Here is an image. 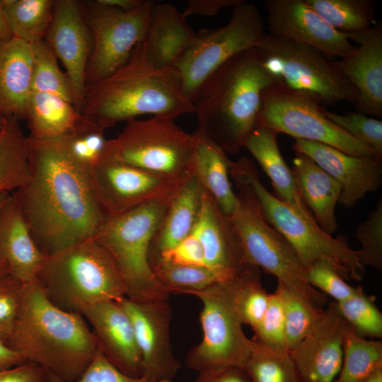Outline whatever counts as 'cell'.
<instances>
[{"label": "cell", "mask_w": 382, "mask_h": 382, "mask_svg": "<svg viewBox=\"0 0 382 382\" xmlns=\"http://www.w3.org/2000/svg\"><path fill=\"white\" fill-rule=\"evenodd\" d=\"M32 47V91L54 94L74 105V93L69 77L59 69L57 58L50 47L43 40L33 44Z\"/></svg>", "instance_id": "obj_39"}, {"label": "cell", "mask_w": 382, "mask_h": 382, "mask_svg": "<svg viewBox=\"0 0 382 382\" xmlns=\"http://www.w3.org/2000/svg\"><path fill=\"white\" fill-rule=\"evenodd\" d=\"M6 116L4 115L1 112H0V128L3 125L5 120H6Z\"/></svg>", "instance_id": "obj_58"}, {"label": "cell", "mask_w": 382, "mask_h": 382, "mask_svg": "<svg viewBox=\"0 0 382 382\" xmlns=\"http://www.w3.org/2000/svg\"><path fill=\"white\" fill-rule=\"evenodd\" d=\"M264 7L270 35L311 47L330 60L356 48L345 33L332 28L304 0H266Z\"/></svg>", "instance_id": "obj_17"}, {"label": "cell", "mask_w": 382, "mask_h": 382, "mask_svg": "<svg viewBox=\"0 0 382 382\" xmlns=\"http://www.w3.org/2000/svg\"><path fill=\"white\" fill-rule=\"evenodd\" d=\"M204 191L193 174L169 201L150 244L149 261L151 267L163 253L192 233Z\"/></svg>", "instance_id": "obj_28"}, {"label": "cell", "mask_w": 382, "mask_h": 382, "mask_svg": "<svg viewBox=\"0 0 382 382\" xmlns=\"http://www.w3.org/2000/svg\"><path fill=\"white\" fill-rule=\"evenodd\" d=\"M13 37L0 0V42L10 40Z\"/></svg>", "instance_id": "obj_55"}, {"label": "cell", "mask_w": 382, "mask_h": 382, "mask_svg": "<svg viewBox=\"0 0 382 382\" xmlns=\"http://www.w3.org/2000/svg\"><path fill=\"white\" fill-rule=\"evenodd\" d=\"M244 0H190L182 13L186 18L192 15L213 16L226 7H234Z\"/></svg>", "instance_id": "obj_52"}, {"label": "cell", "mask_w": 382, "mask_h": 382, "mask_svg": "<svg viewBox=\"0 0 382 382\" xmlns=\"http://www.w3.org/2000/svg\"><path fill=\"white\" fill-rule=\"evenodd\" d=\"M365 382H382V369L378 370Z\"/></svg>", "instance_id": "obj_56"}, {"label": "cell", "mask_w": 382, "mask_h": 382, "mask_svg": "<svg viewBox=\"0 0 382 382\" xmlns=\"http://www.w3.org/2000/svg\"><path fill=\"white\" fill-rule=\"evenodd\" d=\"M324 110L314 100L278 82L264 91L257 123L278 134L324 144L351 156H377L330 120Z\"/></svg>", "instance_id": "obj_13"}, {"label": "cell", "mask_w": 382, "mask_h": 382, "mask_svg": "<svg viewBox=\"0 0 382 382\" xmlns=\"http://www.w3.org/2000/svg\"><path fill=\"white\" fill-rule=\"evenodd\" d=\"M382 369V342L359 336L347 324L343 342V359L334 382H365Z\"/></svg>", "instance_id": "obj_34"}, {"label": "cell", "mask_w": 382, "mask_h": 382, "mask_svg": "<svg viewBox=\"0 0 382 382\" xmlns=\"http://www.w3.org/2000/svg\"><path fill=\"white\" fill-rule=\"evenodd\" d=\"M45 40L64 66L73 90L74 107L81 113L92 48V37L83 16L81 2L54 1Z\"/></svg>", "instance_id": "obj_18"}, {"label": "cell", "mask_w": 382, "mask_h": 382, "mask_svg": "<svg viewBox=\"0 0 382 382\" xmlns=\"http://www.w3.org/2000/svg\"><path fill=\"white\" fill-rule=\"evenodd\" d=\"M6 344L26 362L65 381L80 378L100 351L84 317L55 306L37 282L24 284Z\"/></svg>", "instance_id": "obj_2"}, {"label": "cell", "mask_w": 382, "mask_h": 382, "mask_svg": "<svg viewBox=\"0 0 382 382\" xmlns=\"http://www.w3.org/2000/svg\"><path fill=\"white\" fill-rule=\"evenodd\" d=\"M301 197L313 212L318 226L332 235L337 228L335 207L342 187L306 155L295 152L291 167Z\"/></svg>", "instance_id": "obj_29"}, {"label": "cell", "mask_w": 382, "mask_h": 382, "mask_svg": "<svg viewBox=\"0 0 382 382\" xmlns=\"http://www.w3.org/2000/svg\"><path fill=\"white\" fill-rule=\"evenodd\" d=\"M80 313L92 327L105 357L122 373L141 378L142 358L129 317L117 301L100 302Z\"/></svg>", "instance_id": "obj_22"}, {"label": "cell", "mask_w": 382, "mask_h": 382, "mask_svg": "<svg viewBox=\"0 0 382 382\" xmlns=\"http://www.w3.org/2000/svg\"><path fill=\"white\" fill-rule=\"evenodd\" d=\"M29 176L11 194L30 233L47 255L93 239L108 219L92 187L88 169L61 137H27Z\"/></svg>", "instance_id": "obj_1"}, {"label": "cell", "mask_w": 382, "mask_h": 382, "mask_svg": "<svg viewBox=\"0 0 382 382\" xmlns=\"http://www.w3.org/2000/svg\"><path fill=\"white\" fill-rule=\"evenodd\" d=\"M335 303L340 316L359 336L382 338V313L374 296L367 295L360 287L352 296Z\"/></svg>", "instance_id": "obj_42"}, {"label": "cell", "mask_w": 382, "mask_h": 382, "mask_svg": "<svg viewBox=\"0 0 382 382\" xmlns=\"http://www.w3.org/2000/svg\"><path fill=\"white\" fill-rule=\"evenodd\" d=\"M254 332L253 340L267 347L287 350L284 306L277 289L270 294L267 308Z\"/></svg>", "instance_id": "obj_45"}, {"label": "cell", "mask_w": 382, "mask_h": 382, "mask_svg": "<svg viewBox=\"0 0 382 382\" xmlns=\"http://www.w3.org/2000/svg\"><path fill=\"white\" fill-rule=\"evenodd\" d=\"M347 323L332 302L315 328L289 351L303 382H334L342 364Z\"/></svg>", "instance_id": "obj_19"}, {"label": "cell", "mask_w": 382, "mask_h": 382, "mask_svg": "<svg viewBox=\"0 0 382 382\" xmlns=\"http://www.w3.org/2000/svg\"><path fill=\"white\" fill-rule=\"evenodd\" d=\"M151 269L158 281L170 294H189L245 274L208 265H184L163 260L157 262Z\"/></svg>", "instance_id": "obj_33"}, {"label": "cell", "mask_w": 382, "mask_h": 382, "mask_svg": "<svg viewBox=\"0 0 382 382\" xmlns=\"http://www.w3.org/2000/svg\"><path fill=\"white\" fill-rule=\"evenodd\" d=\"M162 260L184 265H206L202 246L192 233L163 253L154 265Z\"/></svg>", "instance_id": "obj_49"}, {"label": "cell", "mask_w": 382, "mask_h": 382, "mask_svg": "<svg viewBox=\"0 0 382 382\" xmlns=\"http://www.w3.org/2000/svg\"><path fill=\"white\" fill-rule=\"evenodd\" d=\"M277 135L273 129L257 123L245 139L243 148L253 156L269 177L275 197L304 219L316 222L301 197L291 169L280 152Z\"/></svg>", "instance_id": "obj_27"}, {"label": "cell", "mask_w": 382, "mask_h": 382, "mask_svg": "<svg viewBox=\"0 0 382 382\" xmlns=\"http://www.w3.org/2000/svg\"><path fill=\"white\" fill-rule=\"evenodd\" d=\"M33 72L32 45L15 37L0 42V112L6 117L25 119Z\"/></svg>", "instance_id": "obj_26"}, {"label": "cell", "mask_w": 382, "mask_h": 382, "mask_svg": "<svg viewBox=\"0 0 382 382\" xmlns=\"http://www.w3.org/2000/svg\"><path fill=\"white\" fill-rule=\"evenodd\" d=\"M10 193H4L3 195H1L0 196V209L1 207V206L3 205L4 201L6 200V199L7 198V197L8 196ZM4 273H7L6 271L4 269V267H2L1 265H0V275L4 274Z\"/></svg>", "instance_id": "obj_57"}, {"label": "cell", "mask_w": 382, "mask_h": 382, "mask_svg": "<svg viewBox=\"0 0 382 382\" xmlns=\"http://www.w3.org/2000/svg\"><path fill=\"white\" fill-rule=\"evenodd\" d=\"M117 302L134 328L142 358V378L154 382H173L181 364L171 343L172 310L168 300L135 301L125 296Z\"/></svg>", "instance_id": "obj_16"}, {"label": "cell", "mask_w": 382, "mask_h": 382, "mask_svg": "<svg viewBox=\"0 0 382 382\" xmlns=\"http://www.w3.org/2000/svg\"><path fill=\"white\" fill-rule=\"evenodd\" d=\"M28 176L27 137L19 120L6 117L0 128V196L21 187Z\"/></svg>", "instance_id": "obj_32"}, {"label": "cell", "mask_w": 382, "mask_h": 382, "mask_svg": "<svg viewBox=\"0 0 382 382\" xmlns=\"http://www.w3.org/2000/svg\"><path fill=\"white\" fill-rule=\"evenodd\" d=\"M23 286L8 273L0 275V340L5 343L14 327Z\"/></svg>", "instance_id": "obj_47"}, {"label": "cell", "mask_w": 382, "mask_h": 382, "mask_svg": "<svg viewBox=\"0 0 382 382\" xmlns=\"http://www.w3.org/2000/svg\"><path fill=\"white\" fill-rule=\"evenodd\" d=\"M105 131L98 122L82 115L75 127L61 138L71 156L89 169L104 156L108 140Z\"/></svg>", "instance_id": "obj_40"}, {"label": "cell", "mask_w": 382, "mask_h": 382, "mask_svg": "<svg viewBox=\"0 0 382 382\" xmlns=\"http://www.w3.org/2000/svg\"><path fill=\"white\" fill-rule=\"evenodd\" d=\"M88 173L108 218L149 202L170 200L186 181L157 175L107 156L88 169Z\"/></svg>", "instance_id": "obj_15"}, {"label": "cell", "mask_w": 382, "mask_h": 382, "mask_svg": "<svg viewBox=\"0 0 382 382\" xmlns=\"http://www.w3.org/2000/svg\"><path fill=\"white\" fill-rule=\"evenodd\" d=\"M98 3L123 11H129L142 6L144 0H96Z\"/></svg>", "instance_id": "obj_54"}, {"label": "cell", "mask_w": 382, "mask_h": 382, "mask_svg": "<svg viewBox=\"0 0 382 382\" xmlns=\"http://www.w3.org/2000/svg\"><path fill=\"white\" fill-rule=\"evenodd\" d=\"M193 173L204 190L230 217L238 206V197L229 180L231 161L226 153L199 129L192 134Z\"/></svg>", "instance_id": "obj_30"}, {"label": "cell", "mask_w": 382, "mask_h": 382, "mask_svg": "<svg viewBox=\"0 0 382 382\" xmlns=\"http://www.w3.org/2000/svg\"><path fill=\"white\" fill-rule=\"evenodd\" d=\"M326 117L382 158V122L359 112L337 114L324 110Z\"/></svg>", "instance_id": "obj_43"}, {"label": "cell", "mask_w": 382, "mask_h": 382, "mask_svg": "<svg viewBox=\"0 0 382 382\" xmlns=\"http://www.w3.org/2000/svg\"><path fill=\"white\" fill-rule=\"evenodd\" d=\"M278 82L255 47L235 54L208 76L193 100L198 129L226 153H238L256 125L264 91Z\"/></svg>", "instance_id": "obj_3"}, {"label": "cell", "mask_w": 382, "mask_h": 382, "mask_svg": "<svg viewBox=\"0 0 382 382\" xmlns=\"http://www.w3.org/2000/svg\"><path fill=\"white\" fill-rule=\"evenodd\" d=\"M266 69L286 87L323 106L341 102L354 105L358 92L335 60L306 45L265 33L254 47Z\"/></svg>", "instance_id": "obj_9"}, {"label": "cell", "mask_w": 382, "mask_h": 382, "mask_svg": "<svg viewBox=\"0 0 382 382\" xmlns=\"http://www.w3.org/2000/svg\"><path fill=\"white\" fill-rule=\"evenodd\" d=\"M295 152L301 153L327 172L342 186L338 202L351 208L382 183V158L358 157L319 142L295 139Z\"/></svg>", "instance_id": "obj_20"}, {"label": "cell", "mask_w": 382, "mask_h": 382, "mask_svg": "<svg viewBox=\"0 0 382 382\" xmlns=\"http://www.w3.org/2000/svg\"><path fill=\"white\" fill-rule=\"evenodd\" d=\"M270 294L260 282V269L238 277L234 282L233 303L242 324L254 331L262 320L269 302Z\"/></svg>", "instance_id": "obj_41"}, {"label": "cell", "mask_w": 382, "mask_h": 382, "mask_svg": "<svg viewBox=\"0 0 382 382\" xmlns=\"http://www.w3.org/2000/svg\"><path fill=\"white\" fill-rule=\"evenodd\" d=\"M47 372L40 366L25 362L0 370V382H47Z\"/></svg>", "instance_id": "obj_50"}, {"label": "cell", "mask_w": 382, "mask_h": 382, "mask_svg": "<svg viewBox=\"0 0 382 382\" xmlns=\"http://www.w3.org/2000/svg\"><path fill=\"white\" fill-rule=\"evenodd\" d=\"M192 233L202 246L206 265L241 274L257 268L246 259L230 218L205 191Z\"/></svg>", "instance_id": "obj_24"}, {"label": "cell", "mask_w": 382, "mask_h": 382, "mask_svg": "<svg viewBox=\"0 0 382 382\" xmlns=\"http://www.w3.org/2000/svg\"><path fill=\"white\" fill-rule=\"evenodd\" d=\"M37 282L55 306L79 313L91 305L127 297L115 261L93 239L47 255Z\"/></svg>", "instance_id": "obj_5"}, {"label": "cell", "mask_w": 382, "mask_h": 382, "mask_svg": "<svg viewBox=\"0 0 382 382\" xmlns=\"http://www.w3.org/2000/svg\"><path fill=\"white\" fill-rule=\"evenodd\" d=\"M82 114L74 105L54 94L32 91L25 110L29 137L37 139L61 137L71 130Z\"/></svg>", "instance_id": "obj_31"}, {"label": "cell", "mask_w": 382, "mask_h": 382, "mask_svg": "<svg viewBox=\"0 0 382 382\" xmlns=\"http://www.w3.org/2000/svg\"><path fill=\"white\" fill-rule=\"evenodd\" d=\"M195 34L174 6L155 3L142 41L147 59L158 69L174 68Z\"/></svg>", "instance_id": "obj_25"}, {"label": "cell", "mask_w": 382, "mask_h": 382, "mask_svg": "<svg viewBox=\"0 0 382 382\" xmlns=\"http://www.w3.org/2000/svg\"><path fill=\"white\" fill-rule=\"evenodd\" d=\"M358 47L335 62L358 92L357 112L382 116V22L370 28L346 33Z\"/></svg>", "instance_id": "obj_21"}, {"label": "cell", "mask_w": 382, "mask_h": 382, "mask_svg": "<svg viewBox=\"0 0 382 382\" xmlns=\"http://www.w3.org/2000/svg\"><path fill=\"white\" fill-rule=\"evenodd\" d=\"M154 2L123 11L96 1L81 2L92 37L86 71V85L93 83L123 66L135 47L143 41Z\"/></svg>", "instance_id": "obj_14"}, {"label": "cell", "mask_w": 382, "mask_h": 382, "mask_svg": "<svg viewBox=\"0 0 382 382\" xmlns=\"http://www.w3.org/2000/svg\"><path fill=\"white\" fill-rule=\"evenodd\" d=\"M238 193V206L229 217L248 261L284 284L300 291L318 306L326 302L325 294L306 280V268L287 240L262 214L250 186L229 172Z\"/></svg>", "instance_id": "obj_8"}, {"label": "cell", "mask_w": 382, "mask_h": 382, "mask_svg": "<svg viewBox=\"0 0 382 382\" xmlns=\"http://www.w3.org/2000/svg\"><path fill=\"white\" fill-rule=\"evenodd\" d=\"M237 277L189 294L197 296L203 306L199 317L203 337L187 354L185 363L190 369L200 371L226 366L243 367L251 340L245 336L234 306Z\"/></svg>", "instance_id": "obj_12"}, {"label": "cell", "mask_w": 382, "mask_h": 382, "mask_svg": "<svg viewBox=\"0 0 382 382\" xmlns=\"http://www.w3.org/2000/svg\"><path fill=\"white\" fill-rule=\"evenodd\" d=\"M194 112L193 103L183 93L180 72L153 66L142 42L123 66L86 85L81 110L105 129L145 114L175 120Z\"/></svg>", "instance_id": "obj_4"}, {"label": "cell", "mask_w": 382, "mask_h": 382, "mask_svg": "<svg viewBox=\"0 0 382 382\" xmlns=\"http://www.w3.org/2000/svg\"><path fill=\"white\" fill-rule=\"evenodd\" d=\"M47 255L36 245L10 193L0 209V265L18 282H37Z\"/></svg>", "instance_id": "obj_23"}, {"label": "cell", "mask_w": 382, "mask_h": 382, "mask_svg": "<svg viewBox=\"0 0 382 382\" xmlns=\"http://www.w3.org/2000/svg\"><path fill=\"white\" fill-rule=\"evenodd\" d=\"M25 362L21 354L0 340V370L16 366Z\"/></svg>", "instance_id": "obj_53"}, {"label": "cell", "mask_w": 382, "mask_h": 382, "mask_svg": "<svg viewBox=\"0 0 382 382\" xmlns=\"http://www.w3.org/2000/svg\"><path fill=\"white\" fill-rule=\"evenodd\" d=\"M13 35L27 43L45 40L50 24L53 0H1Z\"/></svg>", "instance_id": "obj_35"}, {"label": "cell", "mask_w": 382, "mask_h": 382, "mask_svg": "<svg viewBox=\"0 0 382 382\" xmlns=\"http://www.w3.org/2000/svg\"><path fill=\"white\" fill-rule=\"evenodd\" d=\"M355 235L361 244L356 250L357 257L364 267L369 265L382 270V200L376 209L369 212L368 217L356 229Z\"/></svg>", "instance_id": "obj_44"}, {"label": "cell", "mask_w": 382, "mask_h": 382, "mask_svg": "<svg viewBox=\"0 0 382 382\" xmlns=\"http://www.w3.org/2000/svg\"><path fill=\"white\" fill-rule=\"evenodd\" d=\"M265 33L259 9L245 1L233 7L231 17L225 25L196 33L174 66L181 75L185 96L192 103L212 72L235 54L254 47Z\"/></svg>", "instance_id": "obj_11"}, {"label": "cell", "mask_w": 382, "mask_h": 382, "mask_svg": "<svg viewBox=\"0 0 382 382\" xmlns=\"http://www.w3.org/2000/svg\"><path fill=\"white\" fill-rule=\"evenodd\" d=\"M285 316L286 347L290 351L322 318L325 310L294 287L278 282Z\"/></svg>", "instance_id": "obj_36"}, {"label": "cell", "mask_w": 382, "mask_h": 382, "mask_svg": "<svg viewBox=\"0 0 382 382\" xmlns=\"http://www.w3.org/2000/svg\"><path fill=\"white\" fill-rule=\"evenodd\" d=\"M324 21L338 31L350 33L367 30L375 18L371 0H304Z\"/></svg>", "instance_id": "obj_37"}, {"label": "cell", "mask_w": 382, "mask_h": 382, "mask_svg": "<svg viewBox=\"0 0 382 382\" xmlns=\"http://www.w3.org/2000/svg\"><path fill=\"white\" fill-rule=\"evenodd\" d=\"M230 172L242 178L252 188L265 219L291 245L306 268L313 262H330L345 279L360 280L364 267L356 250L347 242L325 233L315 221H308L271 194L261 183L254 163L245 156L231 161Z\"/></svg>", "instance_id": "obj_7"}, {"label": "cell", "mask_w": 382, "mask_h": 382, "mask_svg": "<svg viewBox=\"0 0 382 382\" xmlns=\"http://www.w3.org/2000/svg\"><path fill=\"white\" fill-rule=\"evenodd\" d=\"M47 382H154L144 378L127 375L105 357L101 349L83 374L73 381H65L47 372Z\"/></svg>", "instance_id": "obj_48"}, {"label": "cell", "mask_w": 382, "mask_h": 382, "mask_svg": "<svg viewBox=\"0 0 382 382\" xmlns=\"http://www.w3.org/2000/svg\"><path fill=\"white\" fill-rule=\"evenodd\" d=\"M104 156L183 182L194 174L192 134L164 117L127 122Z\"/></svg>", "instance_id": "obj_10"}, {"label": "cell", "mask_w": 382, "mask_h": 382, "mask_svg": "<svg viewBox=\"0 0 382 382\" xmlns=\"http://www.w3.org/2000/svg\"><path fill=\"white\" fill-rule=\"evenodd\" d=\"M193 382H251L243 366H226L199 371Z\"/></svg>", "instance_id": "obj_51"}, {"label": "cell", "mask_w": 382, "mask_h": 382, "mask_svg": "<svg viewBox=\"0 0 382 382\" xmlns=\"http://www.w3.org/2000/svg\"><path fill=\"white\" fill-rule=\"evenodd\" d=\"M306 280L313 287L330 296L335 302L343 301L355 294L361 286L349 285L328 261L318 260L306 268Z\"/></svg>", "instance_id": "obj_46"}, {"label": "cell", "mask_w": 382, "mask_h": 382, "mask_svg": "<svg viewBox=\"0 0 382 382\" xmlns=\"http://www.w3.org/2000/svg\"><path fill=\"white\" fill-rule=\"evenodd\" d=\"M243 367L251 382H303L287 350L267 347L253 339Z\"/></svg>", "instance_id": "obj_38"}, {"label": "cell", "mask_w": 382, "mask_h": 382, "mask_svg": "<svg viewBox=\"0 0 382 382\" xmlns=\"http://www.w3.org/2000/svg\"><path fill=\"white\" fill-rule=\"evenodd\" d=\"M170 200L149 202L108 218L93 238L115 261L132 301L169 300L151 267L149 250Z\"/></svg>", "instance_id": "obj_6"}]
</instances>
